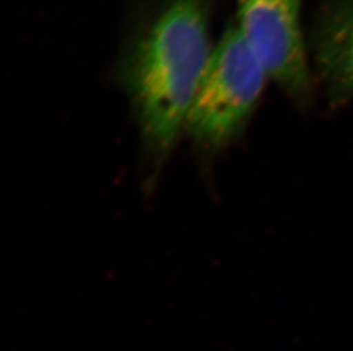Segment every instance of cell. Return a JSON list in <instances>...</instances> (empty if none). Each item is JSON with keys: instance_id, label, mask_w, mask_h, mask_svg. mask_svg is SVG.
Returning a JSON list of instances; mask_svg holds the SVG:
<instances>
[{"instance_id": "6da1fadb", "label": "cell", "mask_w": 353, "mask_h": 351, "mask_svg": "<svg viewBox=\"0 0 353 351\" xmlns=\"http://www.w3.org/2000/svg\"><path fill=\"white\" fill-rule=\"evenodd\" d=\"M210 0H161L120 62V80L158 161L166 159L185 129L210 62Z\"/></svg>"}, {"instance_id": "7a4b0ae2", "label": "cell", "mask_w": 353, "mask_h": 351, "mask_svg": "<svg viewBox=\"0 0 353 351\" xmlns=\"http://www.w3.org/2000/svg\"><path fill=\"white\" fill-rule=\"evenodd\" d=\"M269 79L236 21L224 30L203 73L185 130L206 154L236 140L260 103Z\"/></svg>"}, {"instance_id": "3957f363", "label": "cell", "mask_w": 353, "mask_h": 351, "mask_svg": "<svg viewBox=\"0 0 353 351\" xmlns=\"http://www.w3.org/2000/svg\"><path fill=\"white\" fill-rule=\"evenodd\" d=\"M303 0H236V23L269 79L294 103L305 106L314 74L302 27Z\"/></svg>"}, {"instance_id": "277c9868", "label": "cell", "mask_w": 353, "mask_h": 351, "mask_svg": "<svg viewBox=\"0 0 353 351\" xmlns=\"http://www.w3.org/2000/svg\"><path fill=\"white\" fill-rule=\"evenodd\" d=\"M307 47L330 105L353 100V0H323L314 13Z\"/></svg>"}]
</instances>
